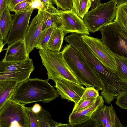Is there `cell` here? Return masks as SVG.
Returning a JSON list of instances; mask_svg holds the SVG:
<instances>
[{
    "label": "cell",
    "mask_w": 127,
    "mask_h": 127,
    "mask_svg": "<svg viewBox=\"0 0 127 127\" xmlns=\"http://www.w3.org/2000/svg\"><path fill=\"white\" fill-rule=\"evenodd\" d=\"M49 7L54 13L57 26L63 28L64 36L69 33H76L80 35L89 34L83 20L72 9L67 10H59L55 8L51 2Z\"/></svg>",
    "instance_id": "52a82bcc"
},
{
    "label": "cell",
    "mask_w": 127,
    "mask_h": 127,
    "mask_svg": "<svg viewBox=\"0 0 127 127\" xmlns=\"http://www.w3.org/2000/svg\"><path fill=\"white\" fill-rule=\"evenodd\" d=\"M49 13L48 10H38L37 14L29 26L24 40L28 55L35 47L38 37Z\"/></svg>",
    "instance_id": "30bf717a"
},
{
    "label": "cell",
    "mask_w": 127,
    "mask_h": 127,
    "mask_svg": "<svg viewBox=\"0 0 127 127\" xmlns=\"http://www.w3.org/2000/svg\"><path fill=\"white\" fill-rule=\"evenodd\" d=\"M19 83L12 80L0 81V110L11 98Z\"/></svg>",
    "instance_id": "2e32d148"
},
{
    "label": "cell",
    "mask_w": 127,
    "mask_h": 127,
    "mask_svg": "<svg viewBox=\"0 0 127 127\" xmlns=\"http://www.w3.org/2000/svg\"><path fill=\"white\" fill-rule=\"evenodd\" d=\"M64 36L63 27H54L48 42L47 49L53 51H60Z\"/></svg>",
    "instance_id": "e0dca14e"
},
{
    "label": "cell",
    "mask_w": 127,
    "mask_h": 127,
    "mask_svg": "<svg viewBox=\"0 0 127 127\" xmlns=\"http://www.w3.org/2000/svg\"><path fill=\"white\" fill-rule=\"evenodd\" d=\"M53 29V27L41 31L35 46L39 50L47 49L48 42Z\"/></svg>",
    "instance_id": "cb8c5ba5"
},
{
    "label": "cell",
    "mask_w": 127,
    "mask_h": 127,
    "mask_svg": "<svg viewBox=\"0 0 127 127\" xmlns=\"http://www.w3.org/2000/svg\"><path fill=\"white\" fill-rule=\"evenodd\" d=\"M54 82L58 93L62 99L77 103L80 99L86 88L79 84L67 80L57 79Z\"/></svg>",
    "instance_id": "8fae6325"
},
{
    "label": "cell",
    "mask_w": 127,
    "mask_h": 127,
    "mask_svg": "<svg viewBox=\"0 0 127 127\" xmlns=\"http://www.w3.org/2000/svg\"><path fill=\"white\" fill-rule=\"evenodd\" d=\"M42 106L39 104L35 103L32 107V110L34 113H37L41 110Z\"/></svg>",
    "instance_id": "e575fe53"
},
{
    "label": "cell",
    "mask_w": 127,
    "mask_h": 127,
    "mask_svg": "<svg viewBox=\"0 0 127 127\" xmlns=\"http://www.w3.org/2000/svg\"><path fill=\"white\" fill-rule=\"evenodd\" d=\"M96 99L92 98L85 99H80L77 103L74 104L72 112L80 110L86 108L93 104Z\"/></svg>",
    "instance_id": "4316f807"
},
{
    "label": "cell",
    "mask_w": 127,
    "mask_h": 127,
    "mask_svg": "<svg viewBox=\"0 0 127 127\" xmlns=\"http://www.w3.org/2000/svg\"><path fill=\"white\" fill-rule=\"evenodd\" d=\"M24 105L11 98L9 100L0 110V127H30Z\"/></svg>",
    "instance_id": "8992f818"
},
{
    "label": "cell",
    "mask_w": 127,
    "mask_h": 127,
    "mask_svg": "<svg viewBox=\"0 0 127 127\" xmlns=\"http://www.w3.org/2000/svg\"><path fill=\"white\" fill-rule=\"evenodd\" d=\"M5 43H3V42L2 41L0 43V54L2 51L3 48L5 45Z\"/></svg>",
    "instance_id": "8d00e7d4"
},
{
    "label": "cell",
    "mask_w": 127,
    "mask_h": 127,
    "mask_svg": "<svg viewBox=\"0 0 127 127\" xmlns=\"http://www.w3.org/2000/svg\"><path fill=\"white\" fill-rule=\"evenodd\" d=\"M12 24V15L7 6L0 17V35L3 42H5L6 40Z\"/></svg>",
    "instance_id": "ac0fdd59"
},
{
    "label": "cell",
    "mask_w": 127,
    "mask_h": 127,
    "mask_svg": "<svg viewBox=\"0 0 127 127\" xmlns=\"http://www.w3.org/2000/svg\"><path fill=\"white\" fill-rule=\"evenodd\" d=\"M38 114L39 127H57L58 123L52 119L48 111L42 107Z\"/></svg>",
    "instance_id": "603a6c76"
},
{
    "label": "cell",
    "mask_w": 127,
    "mask_h": 127,
    "mask_svg": "<svg viewBox=\"0 0 127 127\" xmlns=\"http://www.w3.org/2000/svg\"><path fill=\"white\" fill-rule=\"evenodd\" d=\"M61 52L64 61L79 84L94 87L98 91L102 90L101 81L79 52L69 44L66 45Z\"/></svg>",
    "instance_id": "7a4b0ae2"
},
{
    "label": "cell",
    "mask_w": 127,
    "mask_h": 127,
    "mask_svg": "<svg viewBox=\"0 0 127 127\" xmlns=\"http://www.w3.org/2000/svg\"><path fill=\"white\" fill-rule=\"evenodd\" d=\"M114 21L127 30V0H118Z\"/></svg>",
    "instance_id": "d6986e66"
},
{
    "label": "cell",
    "mask_w": 127,
    "mask_h": 127,
    "mask_svg": "<svg viewBox=\"0 0 127 127\" xmlns=\"http://www.w3.org/2000/svg\"><path fill=\"white\" fill-rule=\"evenodd\" d=\"M2 41V40H1V38H0V43Z\"/></svg>",
    "instance_id": "74e56055"
},
{
    "label": "cell",
    "mask_w": 127,
    "mask_h": 127,
    "mask_svg": "<svg viewBox=\"0 0 127 127\" xmlns=\"http://www.w3.org/2000/svg\"><path fill=\"white\" fill-rule=\"evenodd\" d=\"M86 87L81 99H85L92 98H96L99 96L98 91L94 87L92 86Z\"/></svg>",
    "instance_id": "f1b7e54d"
},
{
    "label": "cell",
    "mask_w": 127,
    "mask_h": 127,
    "mask_svg": "<svg viewBox=\"0 0 127 127\" xmlns=\"http://www.w3.org/2000/svg\"><path fill=\"white\" fill-rule=\"evenodd\" d=\"M100 0H91V7L94 8L97 6L100 3Z\"/></svg>",
    "instance_id": "d590c367"
},
{
    "label": "cell",
    "mask_w": 127,
    "mask_h": 127,
    "mask_svg": "<svg viewBox=\"0 0 127 127\" xmlns=\"http://www.w3.org/2000/svg\"><path fill=\"white\" fill-rule=\"evenodd\" d=\"M98 31L101 34L102 41L113 55L127 58V30L114 21Z\"/></svg>",
    "instance_id": "3957f363"
},
{
    "label": "cell",
    "mask_w": 127,
    "mask_h": 127,
    "mask_svg": "<svg viewBox=\"0 0 127 127\" xmlns=\"http://www.w3.org/2000/svg\"><path fill=\"white\" fill-rule=\"evenodd\" d=\"M0 38H1V36H0Z\"/></svg>",
    "instance_id": "f35d334b"
},
{
    "label": "cell",
    "mask_w": 127,
    "mask_h": 127,
    "mask_svg": "<svg viewBox=\"0 0 127 127\" xmlns=\"http://www.w3.org/2000/svg\"><path fill=\"white\" fill-rule=\"evenodd\" d=\"M34 0H28L20 2L15 6L11 11L14 12L17 14L23 13L33 8L32 4Z\"/></svg>",
    "instance_id": "484cf974"
},
{
    "label": "cell",
    "mask_w": 127,
    "mask_h": 127,
    "mask_svg": "<svg viewBox=\"0 0 127 127\" xmlns=\"http://www.w3.org/2000/svg\"><path fill=\"white\" fill-rule=\"evenodd\" d=\"M104 103L101 96H99L95 101L89 106L80 110L72 112L69 116V123H76L92 117L100 106L104 105Z\"/></svg>",
    "instance_id": "5bb4252c"
},
{
    "label": "cell",
    "mask_w": 127,
    "mask_h": 127,
    "mask_svg": "<svg viewBox=\"0 0 127 127\" xmlns=\"http://www.w3.org/2000/svg\"><path fill=\"white\" fill-rule=\"evenodd\" d=\"M34 70H28L13 72H0V81L12 80L19 83L29 78Z\"/></svg>",
    "instance_id": "ffe728a7"
},
{
    "label": "cell",
    "mask_w": 127,
    "mask_h": 127,
    "mask_svg": "<svg viewBox=\"0 0 127 127\" xmlns=\"http://www.w3.org/2000/svg\"><path fill=\"white\" fill-rule=\"evenodd\" d=\"M81 35L83 40L98 59L107 67L115 73L116 65L114 56L104 44L101 39L88 35Z\"/></svg>",
    "instance_id": "ba28073f"
},
{
    "label": "cell",
    "mask_w": 127,
    "mask_h": 127,
    "mask_svg": "<svg viewBox=\"0 0 127 127\" xmlns=\"http://www.w3.org/2000/svg\"><path fill=\"white\" fill-rule=\"evenodd\" d=\"M2 61L23 62L29 58L24 40H17L8 46Z\"/></svg>",
    "instance_id": "4fadbf2b"
},
{
    "label": "cell",
    "mask_w": 127,
    "mask_h": 127,
    "mask_svg": "<svg viewBox=\"0 0 127 127\" xmlns=\"http://www.w3.org/2000/svg\"><path fill=\"white\" fill-rule=\"evenodd\" d=\"M72 9L76 13L83 19L91 7V0H72Z\"/></svg>",
    "instance_id": "44dd1931"
},
{
    "label": "cell",
    "mask_w": 127,
    "mask_h": 127,
    "mask_svg": "<svg viewBox=\"0 0 127 127\" xmlns=\"http://www.w3.org/2000/svg\"><path fill=\"white\" fill-rule=\"evenodd\" d=\"M43 5L42 9L48 10L50 2L49 0H39Z\"/></svg>",
    "instance_id": "836d02e7"
},
{
    "label": "cell",
    "mask_w": 127,
    "mask_h": 127,
    "mask_svg": "<svg viewBox=\"0 0 127 127\" xmlns=\"http://www.w3.org/2000/svg\"><path fill=\"white\" fill-rule=\"evenodd\" d=\"M118 1V0H110L103 3H100L85 14L83 19L89 32L94 33L113 21L116 16Z\"/></svg>",
    "instance_id": "5b68a950"
},
{
    "label": "cell",
    "mask_w": 127,
    "mask_h": 127,
    "mask_svg": "<svg viewBox=\"0 0 127 127\" xmlns=\"http://www.w3.org/2000/svg\"><path fill=\"white\" fill-rule=\"evenodd\" d=\"M32 60L29 58L23 62L0 61V72L19 71L28 70H34Z\"/></svg>",
    "instance_id": "9a60e30c"
},
{
    "label": "cell",
    "mask_w": 127,
    "mask_h": 127,
    "mask_svg": "<svg viewBox=\"0 0 127 127\" xmlns=\"http://www.w3.org/2000/svg\"><path fill=\"white\" fill-rule=\"evenodd\" d=\"M49 16L44 24L41 31H43L50 28L56 26V23L54 13L49 7Z\"/></svg>",
    "instance_id": "1f68e13d"
},
{
    "label": "cell",
    "mask_w": 127,
    "mask_h": 127,
    "mask_svg": "<svg viewBox=\"0 0 127 127\" xmlns=\"http://www.w3.org/2000/svg\"><path fill=\"white\" fill-rule=\"evenodd\" d=\"M48 81L38 78H29L20 82L11 98L24 105L41 101L48 103L59 96L56 90Z\"/></svg>",
    "instance_id": "6da1fadb"
},
{
    "label": "cell",
    "mask_w": 127,
    "mask_h": 127,
    "mask_svg": "<svg viewBox=\"0 0 127 127\" xmlns=\"http://www.w3.org/2000/svg\"><path fill=\"white\" fill-rule=\"evenodd\" d=\"M115 103L122 109H127V92H124L117 95L116 98Z\"/></svg>",
    "instance_id": "4dcf8cb0"
},
{
    "label": "cell",
    "mask_w": 127,
    "mask_h": 127,
    "mask_svg": "<svg viewBox=\"0 0 127 127\" xmlns=\"http://www.w3.org/2000/svg\"><path fill=\"white\" fill-rule=\"evenodd\" d=\"M100 106L92 117L100 124V127H124L118 117L112 104Z\"/></svg>",
    "instance_id": "7c38bea8"
},
{
    "label": "cell",
    "mask_w": 127,
    "mask_h": 127,
    "mask_svg": "<svg viewBox=\"0 0 127 127\" xmlns=\"http://www.w3.org/2000/svg\"><path fill=\"white\" fill-rule=\"evenodd\" d=\"M25 108L30 117V127H39L38 113H36L33 112L31 107L25 106Z\"/></svg>",
    "instance_id": "f546056e"
},
{
    "label": "cell",
    "mask_w": 127,
    "mask_h": 127,
    "mask_svg": "<svg viewBox=\"0 0 127 127\" xmlns=\"http://www.w3.org/2000/svg\"><path fill=\"white\" fill-rule=\"evenodd\" d=\"M28 0H8L7 6L10 12L11 11L13 7L17 4Z\"/></svg>",
    "instance_id": "d6a6232c"
},
{
    "label": "cell",
    "mask_w": 127,
    "mask_h": 127,
    "mask_svg": "<svg viewBox=\"0 0 127 127\" xmlns=\"http://www.w3.org/2000/svg\"><path fill=\"white\" fill-rule=\"evenodd\" d=\"M52 4L57 6V8L67 10L72 8V0H49Z\"/></svg>",
    "instance_id": "83f0119b"
},
{
    "label": "cell",
    "mask_w": 127,
    "mask_h": 127,
    "mask_svg": "<svg viewBox=\"0 0 127 127\" xmlns=\"http://www.w3.org/2000/svg\"><path fill=\"white\" fill-rule=\"evenodd\" d=\"M34 9L32 8L20 14L11 15L12 24L5 44L8 46L19 40H24L29 23Z\"/></svg>",
    "instance_id": "9c48e42d"
},
{
    "label": "cell",
    "mask_w": 127,
    "mask_h": 127,
    "mask_svg": "<svg viewBox=\"0 0 127 127\" xmlns=\"http://www.w3.org/2000/svg\"><path fill=\"white\" fill-rule=\"evenodd\" d=\"M113 55L116 65L115 73L120 79L127 83V58Z\"/></svg>",
    "instance_id": "7402d4cb"
},
{
    "label": "cell",
    "mask_w": 127,
    "mask_h": 127,
    "mask_svg": "<svg viewBox=\"0 0 127 127\" xmlns=\"http://www.w3.org/2000/svg\"><path fill=\"white\" fill-rule=\"evenodd\" d=\"M38 52L47 71V80L62 79L79 84L64 61L61 52L46 49L39 50Z\"/></svg>",
    "instance_id": "277c9868"
},
{
    "label": "cell",
    "mask_w": 127,
    "mask_h": 127,
    "mask_svg": "<svg viewBox=\"0 0 127 127\" xmlns=\"http://www.w3.org/2000/svg\"><path fill=\"white\" fill-rule=\"evenodd\" d=\"M67 125L69 127H100L99 123L92 117L76 123H69Z\"/></svg>",
    "instance_id": "d4e9b609"
}]
</instances>
